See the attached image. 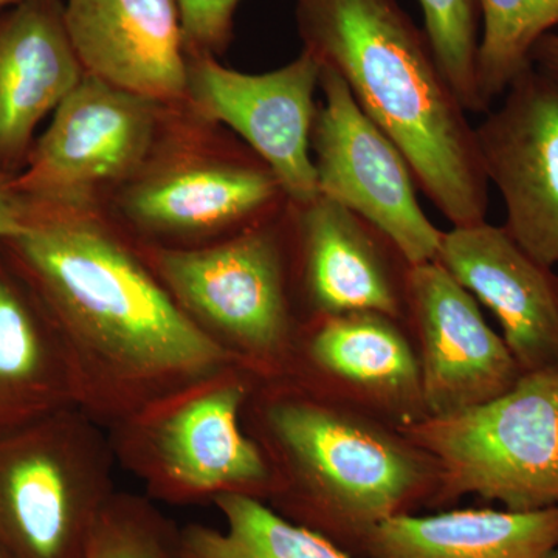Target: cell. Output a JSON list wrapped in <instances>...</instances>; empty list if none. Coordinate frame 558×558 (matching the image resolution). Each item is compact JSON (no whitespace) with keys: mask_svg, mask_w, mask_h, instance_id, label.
Returning a JSON list of instances; mask_svg holds the SVG:
<instances>
[{"mask_svg":"<svg viewBox=\"0 0 558 558\" xmlns=\"http://www.w3.org/2000/svg\"><path fill=\"white\" fill-rule=\"evenodd\" d=\"M25 202L24 231L0 245L57 323L80 409L101 427L240 366L180 310L135 245L83 208Z\"/></svg>","mask_w":558,"mask_h":558,"instance_id":"6da1fadb","label":"cell"},{"mask_svg":"<svg viewBox=\"0 0 558 558\" xmlns=\"http://www.w3.org/2000/svg\"><path fill=\"white\" fill-rule=\"evenodd\" d=\"M295 16L304 50L339 73L451 227L484 222L488 180L475 128L398 0H296Z\"/></svg>","mask_w":558,"mask_h":558,"instance_id":"7a4b0ae2","label":"cell"},{"mask_svg":"<svg viewBox=\"0 0 558 558\" xmlns=\"http://www.w3.org/2000/svg\"><path fill=\"white\" fill-rule=\"evenodd\" d=\"M253 438L275 473L281 515L360 550L385 520L433 497V459L377 425L284 379L259 380L248 400Z\"/></svg>","mask_w":558,"mask_h":558,"instance_id":"3957f363","label":"cell"},{"mask_svg":"<svg viewBox=\"0 0 558 558\" xmlns=\"http://www.w3.org/2000/svg\"><path fill=\"white\" fill-rule=\"evenodd\" d=\"M258 381L250 371L233 366L146 407L108 429L117 462L142 481L154 501L270 498L274 469L242 424Z\"/></svg>","mask_w":558,"mask_h":558,"instance_id":"277c9868","label":"cell"},{"mask_svg":"<svg viewBox=\"0 0 558 558\" xmlns=\"http://www.w3.org/2000/svg\"><path fill=\"white\" fill-rule=\"evenodd\" d=\"M117 465L108 429L80 407L0 429V549L86 558Z\"/></svg>","mask_w":558,"mask_h":558,"instance_id":"5b68a950","label":"cell"},{"mask_svg":"<svg viewBox=\"0 0 558 558\" xmlns=\"http://www.w3.org/2000/svg\"><path fill=\"white\" fill-rule=\"evenodd\" d=\"M402 435L435 462L433 505L469 494L513 512L558 505V365L473 409L411 421Z\"/></svg>","mask_w":558,"mask_h":558,"instance_id":"8992f818","label":"cell"},{"mask_svg":"<svg viewBox=\"0 0 558 558\" xmlns=\"http://www.w3.org/2000/svg\"><path fill=\"white\" fill-rule=\"evenodd\" d=\"M191 322L259 380L284 379L296 336L277 231L245 227L191 247L138 245Z\"/></svg>","mask_w":558,"mask_h":558,"instance_id":"52a82bcc","label":"cell"},{"mask_svg":"<svg viewBox=\"0 0 558 558\" xmlns=\"http://www.w3.org/2000/svg\"><path fill=\"white\" fill-rule=\"evenodd\" d=\"M311 148L318 194L357 215L409 266L438 259L444 231L418 204L416 178L391 138L363 112L336 70L322 64Z\"/></svg>","mask_w":558,"mask_h":558,"instance_id":"ba28073f","label":"cell"},{"mask_svg":"<svg viewBox=\"0 0 558 558\" xmlns=\"http://www.w3.org/2000/svg\"><path fill=\"white\" fill-rule=\"evenodd\" d=\"M159 108L160 102L86 73L13 175L14 191L25 201L83 208L98 186L142 170L156 140Z\"/></svg>","mask_w":558,"mask_h":558,"instance_id":"9c48e42d","label":"cell"},{"mask_svg":"<svg viewBox=\"0 0 558 558\" xmlns=\"http://www.w3.org/2000/svg\"><path fill=\"white\" fill-rule=\"evenodd\" d=\"M322 62L303 50L267 73L226 68L207 51H189L186 97L202 119L222 123L256 150L295 207L318 197L311 137Z\"/></svg>","mask_w":558,"mask_h":558,"instance_id":"30bf717a","label":"cell"},{"mask_svg":"<svg viewBox=\"0 0 558 558\" xmlns=\"http://www.w3.org/2000/svg\"><path fill=\"white\" fill-rule=\"evenodd\" d=\"M475 135L484 174L505 202L502 227L532 259L558 266V84L531 65Z\"/></svg>","mask_w":558,"mask_h":558,"instance_id":"8fae6325","label":"cell"},{"mask_svg":"<svg viewBox=\"0 0 558 558\" xmlns=\"http://www.w3.org/2000/svg\"><path fill=\"white\" fill-rule=\"evenodd\" d=\"M405 293L421 340L424 416H447L497 399L523 371L478 300L438 260L409 266Z\"/></svg>","mask_w":558,"mask_h":558,"instance_id":"7c38bea8","label":"cell"},{"mask_svg":"<svg viewBox=\"0 0 558 558\" xmlns=\"http://www.w3.org/2000/svg\"><path fill=\"white\" fill-rule=\"evenodd\" d=\"M439 264L494 312L523 373L558 365V277L487 220L444 231Z\"/></svg>","mask_w":558,"mask_h":558,"instance_id":"4fadbf2b","label":"cell"},{"mask_svg":"<svg viewBox=\"0 0 558 558\" xmlns=\"http://www.w3.org/2000/svg\"><path fill=\"white\" fill-rule=\"evenodd\" d=\"M64 17L87 75L160 105L186 97L178 0H65Z\"/></svg>","mask_w":558,"mask_h":558,"instance_id":"5bb4252c","label":"cell"},{"mask_svg":"<svg viewBox=\"0 0 558 558\" xmlns=\"http://www.w3.org/2000/svg\"><path fill=\"white\" fill-rule=\"evenodd\" d=\"M284 196L266 167L190 160L140 175L121 196V213L150 244L191 247L234 229Z\"/></svg>","mask_w":558,"mask_h":558,"instance_id":"9a60e30c","label":"cell"},{"mask_svg":"<svg viewBox=\"0 0 558 558\" xmlns=\"http://www.w3.org/2000/svg\"><path fill=\"white\" fill-rule=\"evenodd\" d=\"M86 76L62 0H24L0 11V170L16 175L40 121Z\"/></svg>","mask_w":558,"mask_h":558,"instance_id":"2e32d148","label":"cell"},{"mask_svg":"<svg viewBox=\"0 0 558 558\" xmlns=\"http://www.w3.org/2000/svg\"><path fill=\"white\" fill-rule=\"evenodd\" d=\"M80 407L60 329L0 245V429Z\"/></svg>","mask_w":558,"mask_h":558,"instance_id":"e0dca14e","label":"cell"},{"mask_svg":"<svg viewBox=\"0 0 558 558\" xmlns=\"http://www.w3.org/2000/svg\"><path fill=\"white\" fill-rule=\"evenodd\" d=\"M296 208L304 290L314 314L377 312L398 318L402 300L376 230L328 197Z\"/></svg>","mask_w":558,"mask_h":558,"instance_id":"ac0fdd59","label":"cell"},{"mask_svg":"<svg viewBox=\"0 0 558 558\" xmlns=\"http://www.w3.org/2000/svg\"><path fill=\"white\" fill-rule=\"evenodd\" d=\"M558 546V505L464 509L385 520L363 545L366 558H546Z\"/></svg>","mask_w":558,"mask_h":558,"instance_id":"d6986e66","label":"cell"},{"mask_svg":"<svg viewBox=\"0 0 558 558\" xmlns=\"http://www.w3.org/2000/svg\"><path fill=\"white\" fill-rule=\"evenodd\" d=\"M318 319L295 348L304 365L385 398L421 402V366L395 318L354 312Z\"/></svg>","mask_w":558,"mask_h":558,"instance_id":"ffe728a7","label":"cell"},{"mask_svg":"<svg viewBox=\"0 0 558 558\" xmlns=\"http://www.w3.org/2000/svg\"><path fill=\"white\" fill-rule=\"evenodd\" d=\"M226 529L189 524L183 543L193 558H354L339 545L286 519L263 499L223 495L213 501Z\"/></svg>","mask_w":558,"mask_h":558,"instance_id":"44dd1931","label":"cell"},{"mask_svg":"<svg viewBox=\"0 0 558 558\" xmlns=\"http://www.w3.org/2000/svg\"><path fill=\"white\" fill-rule=\"evenodd\" d=\"M483 17L478 87L487 112L532 65V51L558 27V0H476Z\"/></svg>","mask_w":558,"mask_h":558,"instance_id":"7402d4cb","label":"cell"},{"mask_svg":"<svg viewBox=\"0 0 558 558\" xmlns=\"http://www.w3.org/2000/svg\"><path fill=\"white\" fill-rule=\"evenodd\" d=\"M86 558H193L182 527L156 501L142 495H113L95 529Z\"/></svg>","mask_w":558,"mask_h":558,"instance_id":"603a6c76","label":"cell"},{"mask_svg":"<svg viewBox=\"0 0 558 558\" xmlns=\"http://www.w3.org/2000/svg\"><path fill=\"white\" fill-rule=\"evenodd\" d=\"M425 36L440 70L468 112L487 113L478 87V20L476 0H417Z\"/></svg>","mask_w":558,"mask_h":558,"instance_id":"cb8c5ba5","label":"cell"},{"mask_svg":"<svg viewBox=\"0 0 558 558\" xmlns=\"http://www.w3.org/2000/svg\"><path fill=\"white\" fill-rule=\"evenodd\" d=\"M186 50L222 53L233 36L242 0H178Z\"/></svg>","mask_w":558,"mask_h":558,"instance_id":"d4e9b609","label":"cell"},{"mask_svg":"<svg viewBox=\"0 0 558 558\" xmlns=\"http://www.w3.org/2000/svg\"><path fill=\"white\" fill-rule=\"evenodd\" d=\"M13 175L0 170V241L11 240L25 229L27 202L13 189Z\"/></svg>","mask_w":558,"mask_h":558,"instance_id":"484cf974","label":"cell"},{"mask_svg":"<svg viewBox=\"0 0 558 558\" xmlns=\"http://www.w3.org/2000/svg\"><path fill=\"white\" fill-rule=\"evenodd\" d=\"M532 65L558 84V33H548L532 51Z\"/></svg>","mask_w":558,"mask_h":558,"instance_id":"4316f807","label":"cell"},{"mask_svg":"<svg viewBox=\"0 0 558 558\" xmlns=\"http://www.w3.org/2000/svg\"><path fill=\"white\" fill-rule=\"evenodd\" d=\"M21 2H24V0H0V11L10 9V7L17 5Z\"/></svg>","mask_w":558,"mask_h":558,"instance_id":"83f0119b","label":"cell"},{"mask_svg":"<svg viewBox=\"0 0 558 558\" xmlns=\"http://www.w3.org/2000/svg\"><path fill=\"white\" fill-rule=\"evenodd\" d=\"M546 558H558V546L556 549L553 550V553L549 554Z\"/></svg>","mask_w":558,"mask_h":558,"instance_id":"f1b7e54d","label":"cell"},{"mask_svg":"<svg viewBox=\"0 0 558 558\" xmlns=\"http://www.w3.org/2000/svg\"><path fill=\"white\" fill-rule=\"evenodd\" d=\"M0 558H11L9 554L3 553L2 549H0Z\"/></svg>","mask_w":558,"mask_h":558,"instance_id":"f546056e","label":"cell"}]
</instances>
